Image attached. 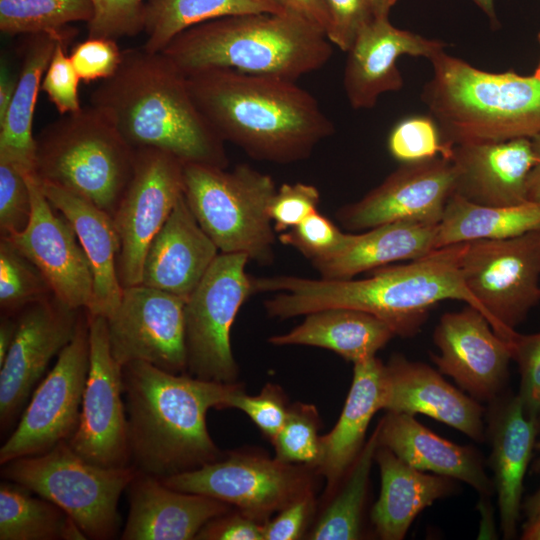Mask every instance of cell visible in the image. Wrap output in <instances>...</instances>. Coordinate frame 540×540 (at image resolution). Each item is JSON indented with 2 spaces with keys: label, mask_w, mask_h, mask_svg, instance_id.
I'll list each match as a JSON object with an SVG mask.
<instances>
[{
  "label": "cell",
  "mask_w": 540,
  "mask_h": 540,
  "mask_svg": "<svg viewBox=\"0 0 540 540\" xmlns=\"http://www.w3.org/2000/svg\"><path fill=\"white\" fill-rule=\"evenodd\" d=\"M69 57L80 80L89 83L110 78L121 63L122 51L114 39L88 37Z\"/></svg>",
  "instance_id": "cell-50"
},
{
  "label": "cell",
  "mask_w": 540,
  "mask_h": 540,
  "mask_svg": "<svg viewBox=\"0 0 540 540\" xmlns=\"http://www.w3.org/2000/svg\"><path fill=\"white\" fill-rule=\"evenodd\" d=\"M395 335L391 327L368 312L332 307L306 314L291 331L269 338L273 345H306L331 350L353 363L373 357Z\"/></svg>",
  "instance_id": "cell-31"
},
{
  "label": "cell",
  "mask_w": 540,
  "mask_h": 540,
  "mask_svg": "<svg viewBox=\"0 0 540 540\" xmlns=\"http://www.w3.org/2000/svg\"><path fill=\"white\" fill-rule=\"evenodd\" d=\"M81 311L51 294L15 315V337L0 364L2 432L8 430L24 410L52 358L73 339Z\"/></svg>",
  "instance_id": "cell-17"
},
{
  "label": "cell",
  "mask_w": 540,
  "mask_h": 540,
  "mask_svg": "<svg viewBox=\"0 0 540 540\" xmlns=\"http://www.w3.org/2000/svg\"><path fill=\"white\" fill-rule=\"evenodd\" d=\"M39 184L51 205L73 226L88 259L93 293L86 310L108 318L119 305L123 291L117 272L120 240L113 217L58 186L40 181Z\"/></svg>",
  "instance_id": "cell-27"
},
{
  "label": "cell",
  "mask_w": 540,
  "mask_h": 540,
  "mask_svg": "<svg viewBox=\"0 0 540 540\" xmlns=\"http://www.w3.org/2000/svg\"><path fill=\"white\" fill-rule=\"evenodd\" d=\"M510 343L520 373L518 396L526 415L540 424V332L516 333Z\"/></svg>",
  "instance_id": "cell-46"
},
{
  "label": "cell",
  "mask_w": 540,
  "mask_h": 540,
  "mask_svg": "<svg viewBox=\"0 0 540 540\" xmlns=\"http://www.w3.org/2000/svg\"><path fill=\"white\" fill-rule=\"evenodd\" d=\"M53 294L40 272L7 238L0 239V306L2 314L16 315L27 305Z\"/></svg>",
  "instance_id": "cell-39"
},
{
  "label": "cell",
  "mask_w": 540,
  "mask_h": 540,
  "mask_svg": "<svg viewBox=\"0 0 540 540\" xmlns=\"http://www.w3.org/2000/svg\"><path fill=\"white\" fill-rule=\"evenodd\" d=\"M90 105L133 149H161L184 164L228 165L224 141L197 108L186 74L162 52L123 50L117 71L92 91Z\"/></svg>",
  "instance_id": "cell-3"
},
{
  "label": "cell",
  "mask_w": 540,
  "mask_h": 540,
  "mask_svg": "<svg viewBox=\"0 0 540 540\" xmlns=\"http://www.w3.org/2000/svg\"><path fill=\"white\" fill-rule=\"evenodd\" d=\"M89 363L88 313L82 309L73 339L36 386L17 426L1 446V465L42 454L71 438L80 418Z\"/></svg>",
  "instance_id": "cell-12"
},
{
  "label": "cell",
  "mask_w": 540,
  "mask_h": 540,
  "mask_svg": "<svg viewBox=\"0 0 540 540\" xmlns=\"http://www.w3.org/2000/svg\"><path fill=\"white\" fill-rule=\"evenodd\" d=\"M26 175L15 164L0 160L1 237L23 231L30 221L32 205Z\"/></svg>",
  "instance_id": "cell-43"
},
{
  "label": "cell",
  "mask_w": 540,
  "mask_h": 540,
  "mask_svg": "<svg viewBox=\"0 0 540 540\" xmlns=\"http://www.w3.org/2000/svg\"><path fill=\"white\" fill-rule=\"evenodd\" d=\"M460 271L494 331L510 341L540 301V231L467 242Z\"/></svg>",
  "instance_id": "cell-10"
},
{
  "label": "cell",
  "mask_w": 540,
  "mask_h": 540,
  "mask_svg": "<svg viewBox=\"0 0 540 540\" xmlns=\"http://www.w3.org/2000/svg\"><path fill=\"white\" fill-rule=\"evenodd\" d=\"M390 155L401 164L443 157L449 160L453 146L446 144L431 115H411L399 120L387 139Z\"/></svg>",
  "instance_id": "cell-40"
},
{
  "label": "cell",
  "mask_w": 540,
  "mask_h": 540,
  "mask_svg": "<svg viewBox=\"0 0 540 540\" xmlns=\"http://www.w3.org/2000/svg\"><path fill=\"white\" fill-rule=\"evenodd\" d=\"M31 217L26 228L9 239L47 280L52 293L74 309H88L93 278L86 254L68 219L44 195L39 181L27 174Z\"/></svg>",
  "instance_id": "cell-20"
},
{
  "label": "cell",
  "mask_w": 540,
  "mask_h": 540,
  "mask_svg": "<svg viewBox=\"0 0 540 540\" xmlns=\"http://www.w3.org/2000/svg\"><path fill=\"white\" fill-rule=\"evenodd\" d=\"M320 201L318 189L310 184L284 183L277 188L268 206V215L276 232H285L313 212Z\"/></svg>",
  "instance_id": "cell-47"
},
{
  "label": "cell",
  "mask_w": 540,
  "mask_h": 540,
  "mask_svg": "<svg viewBox=\"0 0 540 540\" xmlns=\"http://www.w3.org/2000/svg\"><path fill=\"white\" fill-rule=\"evenodd\" d=\"M186 76L210 127L254 159L296 162L335 132L317 99L293 80L224 68Z\"/></svg>",
  "instance_id": "cell-2"
},
{
  "label": "cell",
  "mask_w": 540,
  "mask_h": 540,
  "mask_svg": "<svg viewBox=\"0 0 540 540\" xmlns=\"http://www.w3.org/2000/svg\"><path fill=\"white\" fill-rule=\"evenodd\" d=\"M201 540H264L263 524L237 510L209 521L197 534Z\"/></svg>",
  "instance_id": "cell-51"
},
{
  "label": "cell",
  "mask_w": 540,
  "mask_h": 540,
  "mask_svg": "<svg viewBox=\"0 0 540 540\" xmlns=\"http://www.w3.org/2000/svg\"><path fill=\"white\" fill-rule=\"evenodd\" d=\"M277 187L268 174L240 164L226 168L186 163L183 194L197 222L221 253H243L259 264L273 259L268 206Z\"/></svg>",
  "instance_id": "cell-8"
},
{
  "label": "cell",
  "mask_w": 540,
  "mask_h": 540,
  "mask_svg": "<svg viewBox=\"0 0 540 540\" xmlns=\"http://www.w3.org/2000/svg\"><path fill=\"white\" fill-rule=\"evenodd\" d=\"M454 192L450 160L436 157L403 163L360 200L341 207L336 216L349 230H369L395 221L438 225Z\"/></svg>",
  "instance_id": "cell-18"
},
{
  "label": "cell",
  "mask_w": 540,
  "mask_h": 540,
  "mask_svg": "<svg viewBox=\"0 0 540 540\" xmlns=\"http://www.w3.org/2000/svg\"><path fill=\"white\" fill-rule=\"evenodd\" d=\"M537 40H538V43H539V46H540V32L537 35ZM533 75L540 79V61H539V64L537 65V68L535 69V72H534Z\"/></svg>",
  "instance_id": "cell-61"
},
{
  "label": "cell",
  "mask_w": 540,
  "mask_h": 540,
  "mask_svg": "<svg viewBox=\"0 0 540 540\" xmlns=\"http://www.w3.org/2000/svg\"><path fill=\"white\" fill-rule=\"evenodd\" d=\"M70 36L65 30L30 35L13 99L0 123V160L15 164L27 174L34 171L32 124L42 79L57 43Z\"/></svg>",
  "instance_id": "cell-32"
},
{
  "label": "cell",
  "mask_w": 540,
  "mask_h": 540,
  "mask_svg": "<svg viewBox=\"0 0 540 540\" xmlns=\"http://www.w3.org/2000/svg\"><path fill=\"white\" fill-rule=\"evenodd\" d=\"M332 46L319 27L284 11L201 23L175 36L161 52L185 74L224 68L296 81L322 68Z\"/></svg>",
  "instance_id": "cell-5"
},
{
  "label": "cell",
  "mask_w": 540,
  "mask_h": 540,
  "mask_svg": "<svg viewBox=\"0 0 540 540\" xmlns=\"http://www.w3.org/2000/svg\"><path fill=\"white\" fill-rule=\"evenodd\" d=\"M160 480L172 489L233 505L261 524L274 512L313 494L305 467L240 453Z\"/></svg>",
  "instance_id": "cell-13"
},
{
  "label": "cell",
  "mask_w": 540,
  "mask_h": 540,
  "mask_svg": "<svg viewBox=\"0 0 540 540\" xmlns=\"http://www.w3.org/2000/svg\"><path fill=\"white\" fill-rule=\"evenodd\" d=\"M537 161L528 178V199L540 201V132L531 138Z\"/></svg>",
  "instance_id": "cell-55"
},
{
  "label": "cell",
  "mask_w": 540,
  "mask_h": 540,
  "mask_svg": "<svg viewBox=\"0 0 540 540\" xmlns=\"http://www.w3.org/2000/svg\"><path fill=\"white\" fill-rule=\"evenodd\" d=\"M538 449H540V442L537 444ZM534 469L540 471V459L534 465ZM540 510V486L535 493H533L524 504V511L527 518L532 517Z\"/></svg>",
  "instance_id": "cell-58"
},
{
  "label": "cell",
  "mask_w": 540,
  "mask_h": 540,
  "mask_svg": "<svg viewBox=\"0 0 540 540\" xmlns=\"http://www.w3.org/2000/svg\"><path fill=\"white\" fill-rule=\"evenodd\" d=\"M328 13L326 37L333 46L347 52L360 32L374 19L368 0H323Z\"/></svg>",
  "instance_id": "cell-49"
},
{
  "label": "cell",
  "mask_w": 540,
  "mask_h": 540,
  "mask_svg": "<svg viewBox=\"0 0 540 540\" xmlns=\"http://www.w3.org/2000/svg\"><path fill=\"white\" fill-rule=\"evenodd\" d=\"M243 253H220L186 300L185 339L187 370L196 378L234 383L238 366L233 357L230 331L253 282Z\"/></svg>",
  "instance_id": "cell-11"
},
{
  "label": "cell",
  "mask_w": 540,
  "mask_h": 540,
  "mask_svg": "<svg viewBox=\"0 0 540 540\" xmlns=\"http://www.w3.org/2000/svg\"><path fill=\"white\" fill-rule=\"evenodd\" d=\"M375 459L381 490L371 510V521L380 538L401 540L416 516L437 499L451 494L453 479L428 474L408 465L386 447H377Z\"/></svg>",
  "instance_id": "cell-29"
},
{
  "label": "cell",
  "mask_w": 540,
  "mask_h": 540,
  "mask_svg": "<svg viewBox=\"0 0 540 540\" xmlns=\"http://www.w3.org/2000/svg\"><path fill=\"white\" fill-rule=\"evenodd\" d=\"M226 408L243 411L270 440L284 425L289 411L284 394L272 384L266 385L256 396L247 395L240 387L230 396Z\"/></svg>",
  "instance_id": "cell-45"
},
{
  "label": "cell",
  "mask_w": 540,
  "mask_h": 540,
  "mask_svg": "<svg viewBox=\"0 0 540 540\" xmlns=\"http://www.w3.org/2000/svg\"><path fill=\"white\" fill-rule=\"evenodd\" d=\"M378 447L377 429L350 468L340 493L327 507L310 539L354 540L360 538L361 519L372 461Z\"/></svg>",
  "instance_id": "cell-37"
},
{
  "label": "cell",
  "mask_w": 540,
  "mask_h": 540,
  "mask_svg": "<svg viewBox=\"0 0 540 540\" xmlns=\"http://www.w3.org/2000/svg\"><path fill=\"white\" fill-rule=\"evenodd\" d=\"M282 11L299 16L323 30L328 28V13L323 0H272Z\"/></svg>",
  "instance_id": "cell-53"
},
{
  "label": "cell",
  "mask_w": 540,
  "mask_h": 540,
  "mask_svg": "<svg viewBox=\"0 0 540 540\" xmlns=\"http://www.w3.org/2000/svg\"><path fill=\"white\" fill-rule=\"evenodd\" d=\"M466 245L434 249L407 264L374 269L363 279L253 277V291L276 293L264 303L272 318L288 319L326 308L347 307L375 315L397 336L412 337L427 320L431 307L443 300L464 301L482 312L460 271Z\"/></svg>",
  "instance_id": "cell-1"
},
{
  "label": "cell",
  "mask_w": 540,
  "mask_h": 540,
  "mask_svg": "<svg viewBox=\"0 0 540 540\" xmlns=\"http://www.w3.org/2000/svg\"><path fill=\"white\" fill-rule=\"evenodd\" d=\"M375 18H389L391 9L399 0H368Z\"/></svg>",
  "instance_id": "cell-59"
},
{
  "label": "cell",
  "mask_w": 540,
  "mask_h": 540,
  "mask_svg": "<svg viewBox=\"0 0 540 540\" xmlns=\"http://www.w3.org/2000/svg\"><path fill=\"white\" fill-rule=\"evenodd\" d=\"M540 231V201L483 206L453 194L438 224L435 249L476 240H500Z\"/></svg>",
  "instance_id": "cell-34"
},
{
  "label": "cell",
  "mask_w": 540,
  "mask_h": 540,
  "mask_svg": "<svg viewBox=\"0 0 540 540\" xmlns=\"http://www.w3.org/2000/svg\"><path fill=\"white\" fill-rule=\"evenodd\" d=\"M438 225L414 221L386 223L356 234L353 243L337 257L313 265L320 278L347 280L389 265L414 260L435 249Z\"/></svg>",
  "instance_id": "cell-33"
},
{
  "label": "cell",
  "mask_w": 540,
  "mask_h": 540,
  "mask_svg": "<svg viewBox=\"0 0 540 540\" xmlns=\"http://www.w3.org/2000/svg\"><path fill=\"white\" fill-rule=\"evenodd\" d=\"M355 236L342 232L317 210L295 227L281 233L279 240L298 250L315 265L342 254L353 243Z\"/></svg>",
  "instance_id": "cell-42"
},
{
  "label": "cell",
  "mask_w": 540,
  "mask_h": 540,
  "mask_svg": "<svg viewBox=\"0 0 540 540\" xmlns=\"http://www.w3.org/2000/svg\"><path fill=\"white\" fill-rule=\"evenodd\" d=\"M217 256L182 194L147 248L141 283L187 300Z\"/></svg>",
  "instance_id": "cell-25"
},
{
  "label": "cell",
  "mask_w": 540,
  "mask_h": 540,
  "mask_svg": "<svg viewBox=\"0 0 540 540\" xmlns=\"http://www.w3.org/2000/svg\"><path fill=\"white\" fill-rule=\"evenodd\" d=\"M490 408V466L498 497L501 530L506 539H511L516 536L524 476L540 424L526 415L518 394L503 393L491 402Z\"/></svg>",
  "instance_id": "cell-26"
},
{
  "label": "cell",
  "mask_w": 540,
  "mask_h": 540,
  "mask_svg": "<svg viewBox=\"0 0 540 540\" xmlns=\"http://www.w3.org/2000/svg\"><path fill=\"white\" fill-rule=\"evenodd\" d=\"M91 0H0V30L9 35L58 32L93 17Z\"/></svg>",
  "instance_id": "cell-38"
},
{
  "label": "cell",
  "mask_w": 540,
  "mask_h": 540,
  "mask_svg": "<svg viewBox=\"0 0 540 540\" xmlns=\"http://www.w3.org/2000/svg\"><path fill=\"white\" fill-rule=\"evenodd\" d=\"M454 194L483 206L529 201L528 178L537 158L530 138L454 145Z\"/></svg>",
  "instance_id": "cell-23"
},
{
  "label": "cell",
  "mask_w": 540,
  "mask_h": 540,
  "mask_svg": "<svg viewBox=\"0 0 540 540\" xmlns=\"http://www.w3.org/2000/svg\"><path fill=\"white\" fill-rule=\"evenodd\" d=\"M421 99L444 142H501L540 132V79L474 67L444 51L430 60Z\"/></svg>",
  "instance_id": "cell-6"
},
{
  "label": "cell",
  "mask_w": 540,
  "mask_h": 540,
  "mask_svg": "<svg viewBox=\"0 0 540 540\" xmlns=\"http://www.w3.org/2000/svg\"><path fill=\"white\" fill-rule=\"evenodd\" d=\"M131 465L164 479L219 459L206 414L241 386L174 374L147 362L122 366Z\"/></svg>",
  "instance_id": "cell-4"
},
{
  "label": "cell",
  "mask_w": 540,
  "mask_h": 540,
  "mask_svg": "<svg viewBox=\"0 0 540 540\" xmlns=\"http://www.w3.org/2000/svg\"><path fill=\"white\" fill-rule=\"evenodd\" d=\"M381 408L423 414L449 425L475 441L484 439V408L421 362L394 354L384 364Z\"/></svg>",
  "instance_id": "cell-22"
},
{
  "label": "cell",
  "mask_w": 540,
  "mask_h": 540,
  "mask_svg": "<svg viewBox=\"0 0 540 540\" xmlns=\"http://www.w3.org/2000/svg\"><path fill=\"white\" fill-rule=\"evenodd\" d=\"M26 487L5 480L0 484L1 540H83L78 525L53 502L33 497Z\"/></svg>",
  "instance_id": "cell-36"
},
{
  "label": "cell",
  "mask_w": 540,
  "mask_h": 540,
  "mask_svg": "<svg viewBox=\"0 0 540 540\" xmlns=\"http://www.w3.org/2000/svg\"><path fill=\"white\" fill-rule=\"evenodd\" d=\"M313 507V494H310L279 511L273 520L263 524L264 540L299 539L306 528Z\"/></svg>",
  "instance_id": "cell-52"
},
{
  "label": "cell",
  "mask_w": 540,
  "mask_h": 540,
  "mask_svg": "<svg viewBox=\"0 0 540 540\" xmlns=\"http://www.w3.org/2000/svg\"><path fill=\"white\" fill-rule=\"evenodd\" d=\"M66 42L61 40L57 43L41 83V90L47 94L61 115L82 108L78 95L81 80L65 52Z\"/></svg>",
  "instance_id": "cell-48"
},
{
  "label": "cell",
  "mask_w": 540,
  "mask_h": 540,
  "mask_svg": "<svg viewBox=\"0 0 540 540\" xmlns=\"http://www.w3.org/2000/svg\"><path fill=\"white\" fill-rule=\"evenodd\" d=\"M135 152L90 105L62 115L35 137L33 175L113 216L133 176Z\"/></svg>",
  "instance_id": "cell-7"
},
{
  "label": "cell",
  "mask_w": 540,
  "mask_h": 540,
  "mask_svg": "<svg viewBox=\"0 0 540 540\" xmlns=\"http://www.w3.org/2000/svg\"><path fill=\"white\" fill-rule=\"evenodd\" d=\"M475 5L488 17L493 26H497L498 18L496 15L494 0H472Z\"/></svg>",
  "instance_id": "cell-60"
},
{
  "label": "cell",
  "mask_w": 540,
  "mask_h": 540,
  "mask_svg": "<svg viewBox=\"0 0 540 540\" xmlns=\"http://www.w3.org/2000/svg\"><path fill=\"white\" fill-rule=\"evenodd\" d=\"M318 424L314 406L297 403L289 407L284 425L271 440L274 458L283 463L317 467L321 454Z\"/></svg>",
  "instance_id": "cell-41"
},
{
  "label": "cell",
  "mask_w": 540,
  "mask_h": 540,
  "mask_svg": "<svg viewBox=\"0 0 540 540\" xmlns=\"http://www.w3.org/2000/svg\"><path fill=\"white\" fill-rule=\"evenodd\" d=\"M93 17L88 22V37L117 40L143 31L146 0H91Z\"/></svg>",
  "instance_id": "cell-44"
},
{
  "label": "cell",
  "mask_w": 540,
  "mask_h": 540,
  "mask_svg": "<svg viewBox=\"0 0 540 540\" xmlns=\"http://www.w3.org/2000/svg\"><path fill=\"white\" fill-rule=\"evenodd\" d=\"M446 43L394 26L389 18H375L346 52L343 87L355 110L373 108L379 97L403 87L397 60L403 56L431 59Z\"/></svg>",
  "instance_id": "cell-21"
},
{
  "label": "cell",
  "mask_w": 540,
  "mask_h": 540,
  "mask_svg": "<svg viewBox=\"0 0 540 540\" xmlns=\"http://www.w3.org/2000/svg\"><path fill=\"white\" fill-rule=\"evenodd\" d=\"M376 429L378 445L415 469L461 480L481 494L491 493L492 482L480 456L471 447L436 435L413 415L405 413L387 411Z\"/></svg>",
  "instance_id": "cell-28"
},
{
  "label": "cell",
  "mask_w": 540,
  "mask_h": 540,
  "mask_svg": "<svg viewBox=\"0 0 540 540\" xmlns=\"http://www.w3.org/2000/svg\"><path fill=\"white\" fill-rule=\"evenodd\" d=\"M281 12L272 0H146L143 47L161 52L181 32L217 18Z\"/></svg>",
  "instance_id": "cell-35"
},
{
  "label": "cell",
  "mask_w": 540,
  "mask_h": 540,
  "mask_svg": "<svg viewBox=\"0 0 540 540\" xmlns=\"http://www.w3.org/2000/svg\"><path fill=\"white\" fill-rule=\"evenodd\" d=\"M17 321L15 315L1 316L0 323V364L3 362L15 337Z\"/></svg>",
  "instance_id": "cell-56"
},
{
  "label": "cell",
  "mask_w": 540,
  "mask_h": 540,
  "mask_svg": "<svg viewBox=\"0 0 540 540\" xmlns=\"http://www.w3.org/2000/svg\"><path fill=\"white\" fill-rule=\"evenodd\" d=\"M18 76L13 74L6 61H1L0 67V123L4 120L13 99Z\"/></svg>",
  "instance_id": "cell-54"
},
{
  "label": "cell",
  "mask_w": 540,
  "mask_h": 540,
  "mask_svg": "<svg viewBox=\"0 0 540 540\" xmlns=\"http://www.w3.org/2000/svg\"><path fill=\"white\" fill-rule=\"evenodd\" d=\"M129 513L123 540H191L231 505L208 496L182 492L159 478L137 472L127 487Z\"/></svg>",
  "instance_id": "cell-24"
},
{
  "label": "cell",
  "mask_w": 540,
  "mask_h": 540,
  "mask_svg": "<svg viewBox=\"0 0 540 540\" xmlns=\"http://www.w3.org/2000/svg\"><path fill=\"white\" fill-rule=\"evenodd\" d=\"M433 341L440 354L430 357L440 373L452 377L474 399L491 403L504 393L511 343L494 331L477 308L467 304L443 314Z\"/></svg>",
  "instance_id": "cell-19"
},
{
  "label": "cell",
  "mask_w": 540,
  "mask_h": 540,
  "mask_svg": "<svg viewBox=\"0 0 540 540\" xmlns=\"http://www.w3.org/2000/svg\"><path fill=\"white\" fill-rule=\"evenodd\" d=\"M353 380L343 410L334 428L320 438L317 468L335 487L349 472L364 447L373 415L381 410L384 364L376 356L353 363Z\"/></svg>",
  "instance_id": "cell-30"
},
{
  "label": "cell",
  "mask_w": 540,
  "mask_h": 540,
  "mask_svg": "<svg viewBox=\"0 0 540 540\" xmlns=\"http://www.w3.org/2000/svg\"><path fill=\"white\" fill-rule=\"evenodd\" d=\"M135 151L133 176L112 216L120 240L117 272L122 288L142 282L147 248L183 194L180 159L157 148Z\"/></svg>",
  "instance_id": "cell-14"
},
{
  "label": "cell",
  "mask_w": 540,
  "mask_h": 540,
  "mask_svg": "<svg viewBox=\"0 0 540 540\" xmlns=\"http://www.w3.org/2000/svg\"><path fill=\"white\" fill-rule=\"evenodd\" d=\"M90 363L77 428L67 441L87 462L131 465L122 366L111 353L107 319L88 311Z\"/></svg>",
  "instance_id": "cell-15"
},
{
  "label": "cell",
  "mask_w": 540,
  "mask_h": 540,
  "mask_svg": "<svg viewBox=\"0 0 540 540\" xmlns=\"http://www.w3.org/2000/svg\"><path fill=\"white\" fill-rule=\"evenodd\" d=\"M522 539L540 540V510L523 525Z\"/></svg>",
  "instance_id": "cell-57"
},
{
  "label": "cell",
  "mask_w": 540,
  "mask_h": 540,
  "mask_svg": "<svg viewBox=\"0 0 540 540\" xmlns=\"http://www.w3.org/2000/svg\"><path fill=\"white\" fill-rule=\"evenodd\" d=\"M186 299L142 283L123 288L115 311L107 319L110 349L124 366L147 362L161 370H187Z\"/></svg>",
  "instance_id": "cell-16"
},
{
  "label": "cell",
  "mask_w": 540,
  "mask_h": 540,
  "mask_svg": "<svg viewBox=\"0 0 540 540\" xmlns=\"http://www.w3.org/2000/svg\"><path fill=\"white\" fill-rule=\"evenodd\" d=\"M4 480L47 499L78 525L87 539L113 538L120 526L118 502L138 470L133 465L106 468L91 464L63 441L42 454L11 460Z\"/></svg>",
  "instance_id": "cell-9"
}]
</instances>
